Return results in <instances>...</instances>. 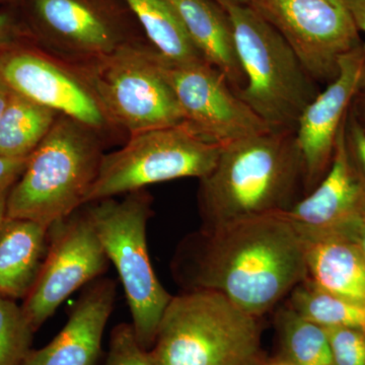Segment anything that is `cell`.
<instances>
[{
	"mask_svg": "<svg viewBox=\"0 0 365 365\" xmlns=\"http://www.w3.org/2000/svg\"><path fill=\"white\" fill-rule=\"evenodd\" d=\"M28 158L0 157V189L13 186L23 174Z\"/></svg>",
	"mask_w": 365,
	"mask_h": 365,
	"instance_id": "cell-28",
	"label": "cell"
},
{
	"mask_svg": "<svg viewBox=\"0 0 365 365\" xmlns=\"http://www.w3.org/2000/svg\"><path fill=\"white\" fill-rule=\"evenodd\" d=\"M287 304L324 328L345 327L365 331V304L330 294L309 279L290 292Z\"/></svg>",
	"mask_w": 365,
	"mask_h": 365,
	"instance_id": "cell-23",
	"label": "cell"
},
{
	"mask_svg": "<svg viewBox=\"0 0 365 365\" xmlns=\"http://www.w3.org/2000/svg\"><path fill=\"white\" fill-rule=\"evenodd\" d=\"M58 114L11 91L0 117V157L26 158L51 130Z\"/></svg>",
	"mask_w": 365,
	"mask_h": 365,
	"instance_id": "cell-20",
	"label": "cell"
},
{
	"mask_svg": "<svg viewBox=\"0 0 365 365\" xmlns=\"http://www.w3.org/2000/svg\"><path fill=\"white\" fill-rule=\"evenodd\" d=\"M365 81V42L345 55L337 78L307 106L295 128L304 169V190L312 191L332 163L336 143L355 95Z\"/></svg>",
	"mask_w": 365,
	"mask_h": 365,
	"instance_id": "cell-14",
	"label": "cell"
},
{
	"mask_svg": "<svg viewBox=\"0 0 365 365\" xmlns=\"http://www.w3.org/2000/svg\"><path fill=\"white\" fill-rule=\"evenodd\" d=\"M151 205L153 197L143 189L120 200L114 197L83 206L123 285L136 339L148 351L173 297L158 280L148 253Z\"/></svg>",
	"mask_w": 365,
	"mask_h": 365,
	"instance_id": "cell-6",
	"label": "cell"
},
{
	"mask_svg": "<svg viewBox=\"0 0 365 365\" xmlns=\"http://www.w3.org/2000/svg\"><path fill=\"white\" fill-rule=\"evenodd\" d=\"M11 187L0 189V222L6 218V201L9 196V190Z\"/></svg>",
	"mask_w": 365,
	"mask_h": 365,
	"instance_id": "cell-35",
	"label": "cell"
},
{
	"mask_svg": "<svg viewBox=\"0 0 365 365\" xmlns=\"http://www.w3.org/2000/svg\"><path fill=\"white\" fill-rule=\"evenodd\" d=\"M26 36L11 14L0 13V48L11 44Z\"/></svg>",
	"mask_w": 365,
	"mask_h": 365,
	"instance_id": "cell-29",
	"label": "cell"
},
{
	"mask_svg": "<svg viewBox=\"0 0 365 365\" xmlns=\"http://www.w3.org/2000/svg\"><path fill=\"white\" fill-rule=\"evenodd\" d=\"M304 235L307 279L330 294L365 304V260L351 237L340 234Z\"/></svg>",
	"mask_w": 365,
	"mask_h": 365,
	"instance_id": "cell-18",
	"label": "cell"
},
{
	"mask_svg": "<svg viewBox=\"0 0 365 365\" xmlns=\"http://www.w3.org/2000/svg\"><path fill=\"white\" fill-rule=\"evenodd\" d=\"M222 150L187 121L129 135L121 148L105 153L86 204L158 182L202 179L215 168Z\"/></svg>",
	"mask_w": 365,
	"mask_h": 365,
	"instance_id": "cell-8",
	"label": "cell"
},
{
	"mask_svg": "<svg viewBox=\"0 0 365 365\" xmlns=\"http://www.w3.org/2000/svg\"><path fill=\"white\" fill-rule=\"evenodd\" d=\"M350 113L365 131V81L353 100Z\"/></svg>",
	"mask_w": 365,
	"mask_h": 365,
	"instance_id": "cell-30",
	"label": "cell"
},
{
	"mask_svg": "<svg viewBox=\"0 0 365 365\" xmlns=\"http://www.w3.org/2000/svg\"><path fill=\"white\" fill-rule=\"evenodd\" d=\"M13 90L7 85L6 81H4V76L0 73V117H1L2 112L9 102V98L11 97V93Z\"/></svg>",
	"mask_w": 365,
	"mask_h": 365,
	"instance_id": "cell-33",
	"label": "cell"
},
{
	"mask_svg": "<svg viewBox=\"0 0 365 365\" xmlns=\"http://www.w3.org/2000/svg\"><path fill=\"white\" fill-rule=\"evenodd\" d=\"M280 359L294 365H334L324 327L297 314L287 304L275 314Z\"/></svg>",
	"mask_w": 365,
	"mask_h": 365,
	"instance_id": "cell-22",
	"label": "cell"
},
{
	"mask_svg": "<svg viewBox=\"0 0 365 365\" xmlns=\"http://www.w3.org/2000/svg\"><path fill=\"white\" fill-rule=\"evenodd\" d=\"M35 333L23 307L0 295V365H23Z\"/></svg>",
	"mask_w": 365,
	"mask_h": 365,
	"instance_id": "cell-24",
	"label": "cell"
},
{
	"mask_svg": "<svg viewBox=\"0 0 365 365\" xmlns=\"http://www.w3.org/2000/svg\"><path fill=\"white\" fill-rule=\"evenodd\" d=\"M235 2H239L241 4H246V6H251L252 4L255 1V0H234Z\"/></svg>",
	"mask_w": 365,
	"mask_h": 365,
	"instance_id": "cell-36",
	"label": "cell"
},
{
	"mask_svg": "<svg viewBox=\"0 0 365 365\" xmlns=\"http://www.w3.org/2000/svg\"><path fill=\"white\" fill-rule=\"evenodd\" d=\"M68 63L86 81L113 128L133 135L185 121L151 45L136 41L106 56Z\"/></svg>",
	"mask_w": 365,
	"mask_h": 365,
	"instance_id": "cell-7",
	"label": "cell"
},
{
	"mask_svg": "<svg viewBox=\"0 0 365 365\" xmlns=\"http://www.w3.org/2000/svg\"><path fill=\"white\" fill-rule=\"evenodd\" d=\"M184 290L225 295L256 318L267 314L307 279V242L282 212L187 235L173 258Z\"/></svg>",
	"mask_w": 365,
	"mask_h": 365,
	"instance_id": "cell-1",
	"label": "cell"
},
{
	"mask_svg": "<svg viewBox=\"0 0 365 365\" xmlns=\"http://www.w3.org/2000/svg\"><path fill=\"white\" fill-rule=\"evenodd\" d=\"M116 294V282L111 278L100 277L86 285L66 326L51 342L32 349L23 365H97Z\"/></svg>",
	"mask_w": 365,
	"mask_h": 365,
	"instance_id": "cell-16",
	"label": "cell"
},
{
	"mask_svg": "<svg viewBox=\"0 0 365 365\" xmlns=\"http://www.w3.org/2000/svg\"><path fill=\"white\" fill-rule=\"evenodd\" d=\"M25 38L0 48V73L9 88L103 136L111 130L95 96L74 67L29 44Z\"/></svg>",
	"mask_w": 365,
	"mask_h": 365,
	"instance_id": "cell-13",
	"label": "cell"
},
{
	"mask_svg": "<svg viewBox=\"0 0 365 365\" xmlns=\"http://www.w3.org/2000/svg\"><path fill=\"white\" fill-rule=\"evenodd\" d=\"M325 329L334 365H365V331L345 327Z\"/></svg>",
	"mask_w": 365,
	"mask_h": 365,
	"instance_id": "cell-26",
	"label": "cell"
},
{
	"mask_svg": "<svg viewBox=\"0 0 365 365\" xmlns=\"http://www.w3.org/2000/svg\"><path fill=\"white\" fill-rule=\"evenodd\" d=\"M251 6L284 38L317 83L337 78L341 59L364 42L346 0H255Z\"/></svg>",
	"mask_w": 365,
	"mask_h": 365,
	"instance_id": "cell-10",
	"label": "cell"
},
{
	"mask_svg": "<svg viewBox=\"0 0 365 365\" xmlns=\"http://www.w3.org/2000/svg\"><path fill=\"white\" fill-rule=\"evenodd\" d=\"M28 16L34 35L67 62L98 58L139 41L140 26L123 0H29Z\"/></svg>",
	"mask_w": 365,
	"mask_h": 365,
	"instance_id": "cell-9",
	"label": "cell"
},
{
	"mask_svg": "<svg viewBox=\"0 0 365 365\" xmlns=\"http://www.w3.org/2000/svg\"><path fill=\"white\" fill-rule=\"evenodd\" d=\"M110 261L85 207L49 227L47 254L37 280L21 304L38 330L79 288L107 272Z\"/></svg>",
	"mask_w": 365,
	"mask_h": 365,
	"instance_id": "cell-11",
	"label": "cell"
},
{
	"mask_svg": "<svg viewBox=\"0 0 365 365\" xmlns=\"http://www.w3.org/2000/svg\"><path fill=\"white\" fill-rule=\"evenodd\" d=\"M344 129L345 123L325 177L292 208L282 211L304 235H347L365 211V182L348 153Z\"/></svg>",
	"mask_w": 365,
	"mask_h": 365,
	"instance_id": "cell-15",
	"label": "cell"
},
{
	"mask_svg": "<svg viewBox=\"0 0 365 365\" xmlns=\"http://www.w3.org/2000/svg\"><path fill=\"white\" fill-rule=\"evenodd\" d=\"M259 319L218 292L184 290L165 307L148 352L153 365H248L260 355Z\"/></svg>",
	"mask_w": 365,
	"mask_h": 365,
	"instance_id": "cell-4",
	"label": "cell"
},
{
	"mask_svg": "<svg viewBox=\"0 0 365 365\" xmlns=\"http://www.w3.org/2000/svg\"><path fill=\"white\" fill-rule=\"evenodd\" d=\"M344 133L348 153L365 182V131L350 111L346 119Z\"/></svg>",
	"mask_w": 365,
	"mask_h": 365,
	"instance_id": "cell-27",
	"label": "cell"
},
{
	"mask_svg": "<svg viewBox=\"0 0 365 365\" xmlns=\"http://www.w3.org/2000/svg\"><path fill=\"white\" fill-rule=\"evenodd\" d=\"M347 237H351L357 245L365 260V211L354 223Z\"/></svg>",
	"mask_w": 365,
	"mask_h": 365,
	"instance_id": "cell-31",
	"label": "cell"
},
{
	"mask_svg": "<svg viewBox=\"0 0 365 365\" xmlns=\"http://www.w3.org/2000/svg\"><path fill=\"white\" fill-rule=\"evenodd\" d=\"M158 60L185 121L211 140L223 146L275 130L242 102L222 72L205 60L179 63L158 52Z\"/></svg>",
	"mask_w": 365,
	"mask_h": 365,
	"instance_id": "cell-12",
	"label": "cell"
},
{
	"mask_svg": "<svg viewBox=\"0 0 365 365\" xmlns=\"http://www.w3.org/2000/svg\"><path fill=\"white\" fill-rule=\"evenodd\" d=\"M346 1L359 32L365 33V0H346Z\"/></svg>",
	"mask_w": 365,
	"mask_h": 365,
	"instance_id": "cell-32",
	"label": "cell"
},
{
	"mask_svg": "<svg viewBox=\"0 0 365 365\" xmlns=\"http://www.w3.org/2000/svg\"><path fill=\"white\" fill-rule=\"evenodd\" d=\"M234 32L245 76L237 95L275 130H294L300 115L319 93L284 38L251 6L215 0Z\"/></svg>",
	"mask_w": 365,
	"mask_h": 365,
	"instance_id": "cell-5",
	"label": "cell"
},
{
	"mask_svg": "<svg viewBox=\"0 0 365 365\" xmlns=\"http://www.w3.org/2000/svg\"><path fill=\"white\" fill-rule=\"evenodd\" d=\"M49 227L6 217L0 222V295L25 299L47 254Z\"/></svg>",
	"mask_w": 365,
	"mask_h": 365,
	"instance_id": "cell-19",
	"label": "cell"
},
{
	"mask_svg": "<svg viewBox=\"0 0 365 365\" xmlns=\"http://www.w3.org/2000/svg\"><path fill=\"white\" fill-rule=\"evenodd\" d=\"M150 45L167 60L190 62L203 59L189 40L167 0H123Z\"/></svg>",
	"mask_w": 365,
	"mask_h": 365,
	"instance_id": "cell-21",
	"label": "cell"
},
{
	"mask_svg": "<svg viewBox=\"0 0 365 365\" xmlns=\"http://www.w3.org/2000/svg\"><path fill=\"white\" fill-rule=\"evenodd\" d=\"M248 365H294L287 362V360L280 359V357H277V359H263V357L260 355L256 357L253 360V361L250 362Z\"/></svg>",
	"mask_w": 365,
	"mask_h": 365,
	"instance_id": "cell-34",
	"label": "cell"
},
{
	"mask_svg": "<svg viewBox=\"0 0 365 365\" xmlns=\"http://www.w3.org/2000/svg\"><path fill=\"white\" fill-rule=\"evenodd\" d=\"M104 155L102 134L58 115L9 190L6 217L50 227L71 215L88 202Z\"/></svg>",
	"mask_w": 365,
	"mask_h": 365,
	"instance_id": "cell-3",
	"label": "cell"
},
{
	"mask_svg": "<svg viewBox=\"0 0 365 365\" xmlns=\"http://www.w3.org/2000/svg\"><path fill=\"white\" fill-rule=\"evenodd\" d=\"M201 57L222 72L237 93L245 85L232 24L215 0H167Z\"/></svg>",
	"mask_w": 365,
	"mask_h": 365,
	"instance_id": "cell-17",
	"label": "cell"
},
{
	"mask_svg": "<svg viewBox=\"0 0 365 365\" xmlns=\"http://www.w3.org/2000/svg\"><path fill=\"white\" fill-rule=\"evenodd\" d=\"M105 365H153L150 352L139 345L132 324H118L113 329Z\"/></svg>",
	"mask_w": 365,
	"mask_h": 365,
	"instance_id": "cell-25",
	"label": "cell"
},
{
	"mask_svg": "<svg viewBox=\"0 0 365 365\" xmlns=\"http://www.w3.org/2000/svg\"><path fill=\"white\" fill-rule=\"evenodd\" d=\"M199 181L202 230L288 210L304 188L295 131L271 130L223 145L215 168Z\"/></svg>",
	"mask_w": 365,
	"mask_h": 365,
	"instance_id": "cell-2",
	"label": "cell"
}]
</instances>
